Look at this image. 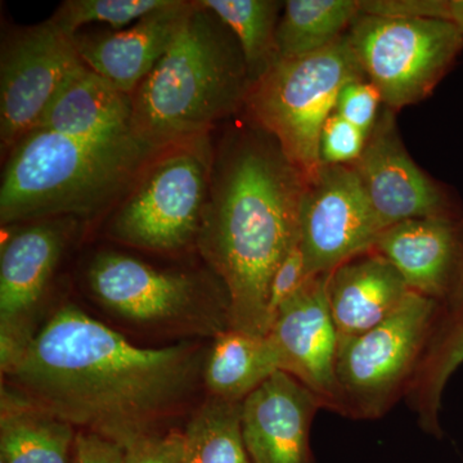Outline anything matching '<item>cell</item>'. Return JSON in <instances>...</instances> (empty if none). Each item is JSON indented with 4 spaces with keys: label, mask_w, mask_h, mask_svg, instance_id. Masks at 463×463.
Masks as SVG:
<instances>
[{
    "label": "cell",
    "mask_w": 463,
    "mask_h": 463,
    "mask_svg": "<svg viewBox=\"0 0 463 463\" xmlns=\"http://www.w3.org/2000/svg\"><path fill=\"white\" fill-rule=\"evenodd\" d=\"M199 345H134L74 306L60 307L33 334L12 386L45 410L125 449L181 413L203 377Z\"/></svg>",
    "instance_id": "6da1fadb"
},
{
    "label": "cell",
    "mask_w": 463,
    "mask_h": 463,
    "mask_svg": "<svg viewBox=\"0 0 463 463\" xmlns=\"http://www.w3.org/2000/svg\"><path fill=\"white\" fill-rule=\"evenodd\" d=\"M306 178L257 125L234 130L214 155L196 246L230 298L231 328L268 336V294L298 242Z\"/></svg>",
    "instance_id": "7a4b0ae2"
},
{
    "label": "cell",
    "mask_w": 463,
    "mask_h": 463,
    "mask_svg": "<svg viewBox=\"0 0 463 463\" xmlns=\"http://www.w3.org/2000/svg\"><path fill=\"white\" fill-rule=\"evenodd\" d=\"M164 149L132 128L99 137L33 129L7 155L0 223L93 218L108 212Z\"/></svg>",
    "instance_id": "3957f363"
},
{
    "label": "cell",
    "mask_w": 463,
    "mask_h": 463,
    "mask_svg": "<svg viewBox=\"0 0 463 463\" xmlns=\"http://www.w3.org/2000/svg\"><path fill=\"white\" fill-rule=\"evenodd\" d=\"M251 84L233 33L197 0L172 47L132 94V129L161 148L209 137L245 106Z\"/></svg>",
    "instance_id": "277c9868"
},
{
    "label": "cell",
    "mask_w": 463,
    "mask_h": 463,
    "mask_svg": "<svg viewBox=\"0 0 463 463\" xmlns=\"http://www.w3.org/2000/svg\"><path fill=\"white\" fill-rule=\"evenodd\" d=\"M365 78L349 38L317 53L279 58L246 97L251 124L273 137L306 181L321 166L319 138L341 90Z\"/></svg>",
    "instance_id": "5b68a950"
},
{
    "label": "cell",
    "mask_w": 463,
    "mask_h": 463,
    "mask_svg": "<svg viewBox=\"0 0 463 463\" xmlns=\"http://www.w3.org/2000/svg\"><path fill=\"white\" fill-rule=\"evenodd\" d=\"M213 163L209 137L164 149L115 207L109 236L130 248L157 252L196 243Z\"/></svg>",
    "instance_id": "8992f818"
},
{
    "label": "cell",
    "mask_w": 463,
    "mask_h": 463,
    "mask_svg": "<svg viewBox=\"0 0 463 463\" xmlns=\"http://www.w3.org/2000/svg\"><path fill=\"white\" fill-rule=\"evenodd\" d=\"M441 307L411 292L389 318L339 341L336 379L343 417L379 420L404 398Z\"/></svg>",
    "instance_id": "52a82bcc"
},
{
    "label": "cell",
    "mask_w": 463,
    "mask_h": 463,
    "mask_svg": "<svg viewBox=\"0 0 463 463\" xmlns=\"http://www.w3.org/2000/svg\"><path fill=\"white\" fill-rule=\"evenodd\" d=\"M347 38L383 106L395 112L428 99L463 51L455 24L437 18L361 14Z\"/></svg>",
    "instance_id": "ba28073f"
},
{
    "label": "cell",
    "mask_w": 463,
    "mask_h": 463,
    "mask_svg": "<svg viewBox=\"0 0 463 463\" xmlns=\"http://www.w3.org/2000/svg\"><path fill=\"white\" fill-rule=\"evenodd\" d=\"M87 279L94 298L127 321L187 326L214 337L231 328L230 298L223 285L155 269L115 251L99 252Z\"/></svg>",
    "instance_id": "9c48e42d"
},
{
    "label": "cell",
    "mask_w": 463,
    "mask_h": 463,
    "mask_svg": "<svg viewBox=\"0 0 463 463\" xmlns=\"http://www.w3.org/2000/svg\"><path fill=\"white\" fill-rule=\"evenodd\" d=\"M298 243L309 276L373 251L385 231L353 165L319 166L300 203Z\"/></svg>",
    "instance_id": "30bf717a"
},
{
    "label": "cell",
    "mask_w": 463,
    "mask_h": 463,
    "mask_svg": "<svg viewBox=\"0 0 463 463\" xmlns=\"http://www.w3.org/2000/svg\"><path fill=\"white\" fill-rule=\"evenodd\" d=\"M85 63L52 20L8 36L0 58V148L3 157L27 133L60 88Z\"/></svg>",
    "instance_id": "8fae6325"
},
{
    "label": "cell",
    "mask_w": 463,
    "mask_h": 463,
    "mask_svg": "<svg viewBox=\"0 0 463 463\" xmlns=\"http://www.w3.org/2000/svg\"><path fill=\"white\" fill-rule=\"evenodd\" d=\"M72 218L45 219L18 228L0 255V352L7 373L33 339L30 318L41 303L70 234Z\"/></svg>",
    "instance_id": "7c38bea8"
},
{
    "label": "cell",
    "mask_w": 463,
    "mask_h": 463,
    "mask_svg": "<svg viewBox=\"0 0 463 463\" xmlns=\"http://www.w3.org/2000/svg\"><path fill=\"white\" fill-rule=\"evenodd\" d=\"M383 228L411 219L461 215L446 191L414 163L385 108L353 164Z\"/></svg>",
    "instance_id": "4fadbf2b"
},
{
    "label": "cell",
    "mask_w": 463,
    "mask_h": 463,
    "mask_svg": "<svg viewBox=\"0 0 463 463\" xmlns=\"http://www.w3.org/2000/svg\"><path fill=\"white\" fill-rule=\"evenodd\" d=\"M327 276L310 277L279 310L268 335L281 355L282 371L307 386L323 410L343 416L336 379L339 336L328 307Z\"/></svg>",
    "instance_id": "5bb4252c"
},
{
    "label": "cell",
    "mask_w": 463,
    "mask_h": 463,
    "mask_svg": "<svg viewBox=\"0 0 463 463\" xmlns=\"http://www.w3.org/2000/svg\"><path fill=\"white\" fill-rule=\"evenodd\" d=\"M374 251L394 265L414 294L441 307L463 297V216L411 219L386 228Z\"/></svg>",
    "instance_id": "9a60e30c"
},
{
    "label": "cell",
    "mask_w": 463,
    "mask_h": 463,
    "mask_svg": "<svg viewBox=\"0 0 463 463\" xmlns=\"http://www.w3.org/2000/svg\"><path fill=\"white\" fill-rule=\"evenodd\" d=\"M321 401L285 371L242 402V434L252 463H315L310 429Z\"/></svg>",
    "instance_id": "2e32d148"
},
{
    "label": "cell",
    "mask_w": 463,
    "mask_h": 463,
    "mask_svg": "<svg viewBox=\"0 0 463 463\" xmlns=\"http://www.w3.org/2000/svg\"><path fill=\"white\" fill-rule=\"evenodd\" d=\"M194 2L167 0L127 29L76 33L74 43L85 66L132 96L172 47Z\"/></svg>",
    "instance_id": "e0dca14e"
},
{
    "label": "cell",
    "mask_w": 463,
    "mask_h": 463,
    "mask_svg": "<svg viewBox=\"0 0 463 463\" xmlns=\"http://www.w3.org/2000/svg\"><path fill=\"white\" fill-rule=\"evenodd\" d=\"M403 277L379 252L368 251L327 276V301L339 341L376 327L411 294Z\"/></svg>",
    "instance_id": "ac0fdd59"
},
{
    "label": "cell",
    "mask_w": 463,
    "mask_h": 463,
    "mask_svg": "<svg viewBox=\"0 0 463 463\" xmlns=\"http://www.w3.org/2000/svg\"><path fill=\"white\" fill-rule=\"evenodd\" d=\"M132 96L84 66L57 91L33 129L99 137L132 128Z\"/></svg>",
    "instance_id": "d6986e66"
},
{
    "label": "cell",
    "mask_w": 463,
    "mask_h": 463,
    "mask_svg": "<svg viewBox=\"0 0 463 463\" xmlns=\"http://www.w3.org/2000/svg\"><path fill=\"white\" fill-rule=\"evenodd\" d=\"M0 459L5 463H71L78 430L27 398L3 385L0 399Z\"/></svg>",
    "instance_id": "ffe728a7"
},
{
    "label": "cell",
    "mask_w": 463,
    "mask_h": 463,
    "mask_svg": "<svg viewBox=\"0 0 463 463\" xmlns=\"http://www.w3.org/2000/svg\"><path fill=\"white\" fill-rule=\"evenodd\" d=\"M463 364V297L455 306L441 307L437 322L404 399L420 429L443 438L441 407L449 380Z\"/></svg>",
    "instance_id": "44dd1931"
},
{
    "label": "cell",
    "mask_w": 463,
    "mask_h": 463,
    "mask_svg": "<svg viewBox=\"0 0 463 463\" xmlns=\"http://www.w3.org/2000/svg\"><path fill=\"white\" fill-rule=\"evenodd\" d=\"M279 371L281 355L269 335L255 336L230 328L215 337L203 380L210 397L242 403Z\"/></svg>",
    "instance_id": "7402d4cb"
},
{
    "label": "cell",
    "mask_w": 463,
    "mask_h": 463,
    "mask_svg": "<svg viewBox=\"0 0 463 463\" xmlns=\"http://www.w3.org/2000/svg\"><path fill=\"white\" fill-rule=\"evenodd\" d=\"M359 14V0H288L277 29L279 58L326 50L346 35Z\"/></svg>",
    "instance_id": "603a6c76"
},
{
    "label": "cell",
    "mask_w": 463,
    "mask_h": 463,
    "mask_svg": "<svg viewBox=\"0 0 463 463\" xmlns=\"http://www.w3.org/2000/svg\"><path fill=\"white\" fill-rule=\"evenodd\" d=\"M233 33L251 83L279 60L277 29L282 3L273 0H199ZM252 85V84H251Z\"/></svg>",
    "instance_id": "cb8c5ba5"
},
{
    "label": "cell",
    "mask_w": 463,
    "mask_h": 463,
    "mask_svg": "<svg viewBox=\"0 0 463 463\" xmlns=\"http://www.w3.org/2000/svg\"><path fill=\"white\" fill-rule=\"evenodd\" d=\"M184 463H252L242 434V403L209 397L183 430Z\"/></svg>",
    "instance_id": "d4e9b609"
},
{
    "label": "cell",
    "mask_w": 463,
    "mask_h": 463,
    "mask_svg": "<svg viewBox=\"0 0 463 463\" xmlns=\"http://www.w3.org/2000/svg\"><path fill=\"white\" fill-rule=\"evenodd\" d=\"M167 0H66L51 18L70 38L88 24L99 23L112 30L127 29Z\"/></svg>",
    "instance_id": "484cf974"
},
{
    "label": "cell",
    "mask_w": 463,
    "mask_h": 463,
    "mask_svg": "<svg viewBox=\"0 0 463 463\" xmlns=\"http://www.w3.org/2000/svg\"><path fill=\"white\" fill-rule=\"evenodd\" d=\"M368 137L334 112L319 138L321 166L353 165L364 154Z\"/></svg>",
    "instance_id": "4316f807"
},
{
    "label": "cell",
    "mask_w": 463,
    "mask_h": 463,
    "mask_svg": "<svg viewBox=\"0 0 463 463\" xmlns=\"http://www.w3.org/2000/svg\"><path fill=\"white\" fill-rule=\"evenodd\" d=\"M381 105L380 91L367 78H362L341 90L335 112L368 137L379 120Z\"/></svg>",
    "instance_id": "83f0119b"
},
{
    "label": "cell",
    "mask_w": 463,
    "mask_h": 463,
    "mask_svg": "<svg viewBox=\"0 0 463 463\" xmlns=\"http://www.w3.org/2000/svg\"><path fill=\"white\" fill-rule=\"evenodd\" d=\"M310 277L312 276L307 274L300 243L298 242L277 268L270 281L268 294V318L270 327L279 310L303 288Z\"/></svg>",
    "instance_id": "f1b7e54d"
},
{
    "label": "cell",
    "mask_w": 463,
    "mask_h": 463,
    "mask_svg": "<svg viewBox=\"0 0 463 463\" xmlns=\"http://www.w3.org/2000/svg\"><path fill=\"white\" fill-rule=\"evenodd\" d=\"M124 463H184L183 431L148 435L125 449Z\"/></svg>",
    "instance_id": "f546056e"
},
{
    "label": "cell",
    "mask_w": 463,
    "mask_h": 463,
    "mask_svg": "<svg viewBox=\"0 0 463 463\" xmlns=\"http://www.w3.org/2000/svg\"><path fill=\"white\" fill-rule=\"evenodd\" d=\"M125 448L93 432L78 430L71 463H124Z\"/></svg>",
    "instance_id": "4dcf8cb0"
},
{
    "label": "cell",
    "mask_w": 463,
    "mask_h": 463,
    "mask_svg": "<svg viewBox=\"0 0 463 463\" xmlns=\"http://www.w3.org/2000/svg\"><path fill=\"white\" fill-rule=\"evenodd\" d=\"M446 20L455 24L463 36V0H447Z\"/></svg>",
    "instance_id": "1f68e13d"
},
{
    "label": "cell",
    "mask_w": 463,
    "mask_h": 463,
    "mask_svg": "<svg viewBox=\"0 0 463 463\" xmlns=\"http://www.w3.org/2000/svg\"><path fill=\"white\" fill-rule=\"evenodd\" d=\"M0 463H5V461H3V459H0Z\"/></svg>",
    "instance_id": "d6a6232c"
}]
</instances>
